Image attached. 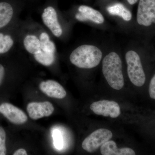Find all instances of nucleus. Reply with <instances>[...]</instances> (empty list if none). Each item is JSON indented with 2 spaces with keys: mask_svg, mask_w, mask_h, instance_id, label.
<instances>
[{
  "mask_svg": "<svg viewBox=\"0 0 155 155\" xmlns=\"http://www.w3.org/2000/svg\"><path fill=\"white\" fill-rule=\"evenodd\" d=\"M14 155H27V153L25 149H20L17 150L13 154Z\"/></svg>",
  "mask_w": 155,
  "mask_h": 155,
  "instance_id": "nucleus-23",
  "label": "nucleus"
},
{
  "mask_svg": "<svg viewBox=\"0 0 155 155\" xmlns=\"http://www.w3.org/2000/svg\"><path fill=\"white\" fill-rule=\"evenodd\" d=\"M121 58L115 52L109 53L103 60V75L110 86L116 90H120L124 85Z\"/></svg>",
  "mask_w": 155,
  "mask_h": 155,
  "instance_id": "nucleus-1",
  "label": "nucleus"
},
{
  "mask_svg": "<svg viewBox=\"0 0 155 155\" xmlns=\"http://www.w3.org/2000/svg\"><path fill=\"white\" fill-rule=\"evenodd\" d=\"M91 110L97 115L116 118L121 114L119 104L114 101L101 100L94 102L90 107Z\"/></svg>",
  "mask_w": 155,
  "mask_h": 155,
  "instance_id": "nucleus-6",
  "label": "nucleus"
},
{
  "mask_svg": "<svg viewBox=\"0 0 155 155\" xmlns=\"http://www.w3.org/2000/svg\"><path fill=\"white\" fill-rule=\"evenodd\" d=\"M79 13L75 15V18L81 22L91 21L97 24H102L104 18L99 11L87 5H81L78 8Z\"/></svg>",
  "mask_w": 155,
  "mask_h": 155,
  "instance_id": "nucleus-10",
  "label": "nucleus"
},
{
  "mask_svg": "<svg viewBox=\"0 0 155 155\" xmlns=\"http://www.w3.org/2000/svg\"><path fill=\"white\" fill-rule=\"evenodd\" d=\"M39 88L43 93L51 97L61 99L67 95L64 87L55 81L48 80L42 81L40 84Z\"/></svg>",
  "mask_w": 155,
  "mask_h": 155,
  "instance_id": "nucleus-11",
  "label": "nucleus"
},
{
  "mask_svg": "<svg viewBox=\"0 0 155 155\" xmlns=\"http://www.w3.org/2000/svg\"><path fill=\"white\" fill-rule=\"evenodd\" d=\"M42 19L44 23L54 36L59 37L62 35L63 30L59 23L55 9L51 6L46 8L42 14Z\"/></svg>",
  "mask_w": 155,
  "mask_h": 155,
  "instance_id": "nucleus-9",
  "label": "nucleus"
},
{
  "mask_svg": "<svg viewBox=\"0 0 155 155\" xmlns=\"http://www.w3.org/2000/svg\"><path fill=\"white\" fill-rule=\"evenodd\" d=\"M138 0H127V2L130 5H133L137 2Z\"/></svg>",
  "mask_w": 155,
  "mask_h": 155,
  "instance_id": "nucleus-24",
  "label": "nucleus"
},
{
  "mask_svg": "<svg viewBox=\"0 0 155 155\" xmlns=\"http://www.w3.org/2000/svg\"><path fill=\"white\" fill-rule=\"evenodd\" d=\"M109 14L121 17L125 21H129L132 19V14L122 4H116L109 6L107 8Z\"/></svg>",
  "mask_w": 155,
  "mask_h": 155,
  "instance_id": "nucleus-14",
  "label": "nucleus"
},
{
  "mask_svg": "<svg viewBox=\"0 0 155 155\" xmlns=\"http://www.w3.org/2000/svg\"><path fill=\"white\" fill-rule=\"evenodd\" d=\"M0 113L16 125H22L28 120V117L23 111L9 103H3L0 105Z\"/></svg>",
  "mask_w": 155,
  "mask_h": 155,
  "instance_id": "nucleus-7",
  "label": "nucleus"
},
{
  "mask_svg": "<svg viewBox=\"0 0 155 155\" xmlns=\"http://www.w3.org/2000/svg\"><path fill=\"white\" fill-rule=\"evenodd\" d=\"M54 139V145L57 149L61 150L64 145V140L62 137V133L58 129L54 130L52 133Z\"/></svg>",
  "mask_w": 155,
  "mask_h": 155,
  "instance_id": "nucleus-19",
  "label": "nucleus"
},
{
  "mask_svg": "<svg viewBox=\"0 0 155 155\" xmlns=\"http://www.w3.org/2000/svg\"><path fill=\"white\" fill-rule=\"evenodd\" d=\"M14 44V40L11 35L0 32V54L8 52Z\"/></svg>",
  "mask_w": 155,
  "mask_h": 155,
  "instance_id": "nucleus-18",
  "label": "nucleus"
},
{
  "mask_svg": "<svg viewBox=\"0 0 155 155\" xmlns=\"http://www.w3.org/2000/svg\"><path fill=\"white\" fill-rule=\"evenodd\" d=\"M6 139L5 131L2 127H0V155H6Z\"/></svg>",
  "mask_w": 155,
  "mask_h": 155,
  "instance_id": "nucleus-20",
  "label": "nucleus"
},
{
  "mask_svg": "<svg viewBox=\"0 0 155 155\" xmlns=\"http://www.w3.org/2000/svg\"><path fill=\"white\" fill-rule=\"evenodd\" d=\"M39 39L42 51L46 52L55 53V45L54 43L51 41L47 33L45 32L42 33L40 36Z\"/></svg>",
  "mask_w": 155,
  "mask_h": 155,
  "instance_id": "nucleus-17",
  "label": "nucleus"
},
{
  "mask_svg": "<svg viewBox=\"0 0 155 155\" xmlns=\"http://www.w3.org/2000/svg\"><path fill=\"white\" fill-rule=\"evenodd\" d=\"M54 108L51 103L31 102L27 106V111L29 117L33 120H37L44 117H48L52 114Z\"/></svg>",
  "mask_w": 155,
  "mask_h": 155,
  "instance_id": "nucleus-8",
  "label": "nucleus"
},
{
  "mask_svg": "<svg viewBox=\"0 0 155 155\" xmlns=\"http://www.w3.org/2000/svg\"><path fill=\"white\" fill-rule=\"evenodd\" d=\"M23 44L28 53L35 54L41 50L40 41L35 35H27L24 38Z\"/></svg>",
  "mask_w": 155,
  "mask_h": 155,
  "instance_id": "nucleus-15",
  "label": "nucleus"
},
{
  "mask_svg": "<svg viewBox=\"0 0 155 155\" xmlns=\"http://www.w3.org/2000/svg\"><path fill=\"white\" fill-rule=\"evenodd\" d=\"M137 21L139 25L145 27L155 23V0H140Z\"/></svg>",
  "mask_w": 155,
  "mask_h": 155,
  "instance_id": "nucleus-5",
  "label": "nucleus"
},
{
  "mask_svg": "<svg viewBox=\"0 0 155 155\" xmlns=\"http://www.w3.org/2000/svg\"><path fill=\"white\" fill-rule=\"evenodd\" d=\"M35 59L39 63L45 66H50L55 61V53L46 52L41 51L34 55Z\"/></svg>",
  "mask_w": 155,
  "mask_h": 155,
  "instance_id": "nucleus-16",
  "label": "nucleus"
},
{
  "mask_svg": "<svg viewBox=\"0 0 155 155\" xmlns=\"http://www.w3.org/2000/svg\"><path fill=\"white\" fill-rule=\"evenodd\" d=\"M13 6L7 2H0V29L7 26L14 16Z\"/></svg>",
  "mask_w": 155,
  "mask_h": 155,
  "instance_id": "nucleus-13",
  "label": "nucleus"
},
{
  "mask_svg": "<svg viewBox=\"0 0 155 155\" xmlns=\"http://www.w3.org/2000/svg\"><path fill=\"white\" fill-rule=\"evenodd\" d=\"M103 54L98 48L92 45H84L76 48L69 57L70 62L81 69H92L99 64Z\"/></svg>",
  "mask_w": 155,
  "mask_h": 155,
  "instance_id": "nucleus-2",
  "label": "nucleus"
},
{
  "mask_svg": "<svg viewBox=\"0 0 155 155\" xmlns=\"http://www.w3.org/2000/svg\"><path fill=\"white\" fill-rule=\"evenodd\" d=\"M149 95L151 99L155 101V74L150 81L148 87Z\"/></svg>",
  "mask_w": 155,
  "mask_h": 155,
  "instance_id": "nucleus-21",
  "label": "nucleus"
},
{
  "mask_svg": "<svg viewBox=\"0 0 155 155\" xmlns=\"http://www.w3.org/2000/svg\"><path fill=\"white\" fill-rule=\"evenodd\" d=\"M5 67L2 64H0V84L2 82L3 79L5 77Z\"/></svg>",
  "mask_w": 155,
  "mask_h": 155,
  "instance_id": "nucleus-22",
  "label": "nucleus"
},
{
  "mask_svg": "<svg viewBox=\"0 0 155 155\" xmlns=\"http://www.w3.org/2000/svg\"><path fill=\"white\" fill-rule=\"evenodd\" d=\"M113 135L112 132L108 129H97L84 140L82 143V148L87 152H93L106 142L110 140Z\"/></svg>",
  "mask_w": 155,
  "mask_h": 155,
  "instance_id": "nucleus-4",
  "label": "nucleus"
},
{
  "mask_svg": "<svg viewBox=\"0 0 155 155\" xmlns=\"http://www.w3.org/2000/svg\"><path fill=\"white\" fill-rule=\"evenodd\" d=\"M101 153L103 155H134L135 151L128 147L118 148L113 140H109L101 146Z\"/></svg>",
  "mask_w": 155,
  "mask_h": 155,
  "instance_id": "nucleus-12",
  "label": "nucleus"
},
{
  "mask_svg": "<svg viewBox=\"0 0 155 155\" xmlns=\"http://www.w3.org/2000/svg\"><path fill=\"white\" fill-rule=\"evenodd\" d=\"M127 73L130 81L135 86L141 87L146 82V77L141 59L135 51H128L125 54Z\"/></svg>",
  "mask_w": 155,
  "mask_h": 155,
  "instance_id": "nucleus-3",
  "label": "nucleus"
}]
</instances>
